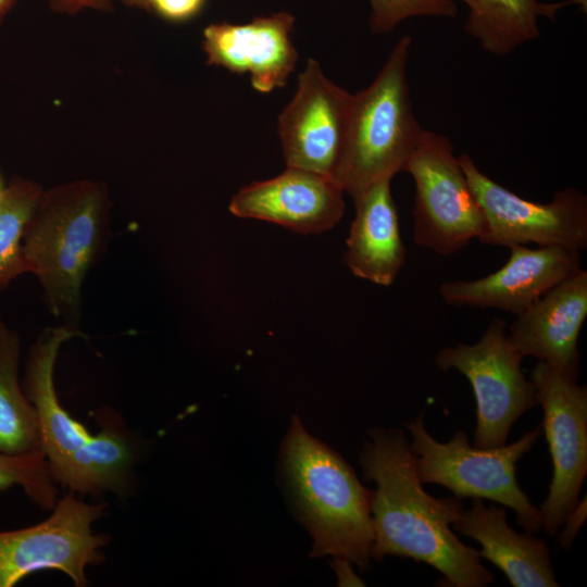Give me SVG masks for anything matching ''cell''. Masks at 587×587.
Instances as JSON below:
<instances>
[{"instance_id":"1","label":"cell","mask_w":587,"mask_h":587,"mask_svg":"<svg viewBox=\"0 0 587 587\" xmlns=\"http://www.w3.org/2000/svg\"><path fill=\"white\" fill-rule=\"evenodd\" d=\"M363 446V477L376 484L372 499V559L410 558L437 570L442 586L487 587L492 573L478 550L463 544L452 524L464 509L460 498L427 494L416 473L414 455L400 428H373Z\"/></svg>"},{"instance_id":"2","label":"cell","mask_w":587,"mask_h":587,"mask_svg":"<svg viewBox=\"0 0 587 587\" xmlns=\"http://www.w3.org/2000/svg\"><path fill=\"white\" fill-rule=\"evenodd\" d=\"M82 335L66 325L43 329L29 347L22 387L35 409L40 450L54 483L72 494L124 496L135 461L128 438L111 422L100 433H89L62 407L57 394L59 351L64 342Z\"/></svg>"},{"instance_id":"3","label":"cell","mask_w":587,"mask_h":587,"mask_svg":"<svg viewBox=\"0 0 587 587\" xmlns=\"http://www.w3.org/2000/svg\"><path fill=\"white\" fill-rule=\"evenodd\" d=\"M105 188L75 180L43 190L23 237L28 273L43 291L49 312L78 329L82 289L108 234Z\"/></svg>"},{"instance_id":"4","label":"cell","mask_w":587,"mask_h":587,"mask_svg":"<svg viewBox=\"0 0 587 587\" xmlns=\"http://www.w3.org/2000/svg\"><path fill=\"white\" fill-rule=\"evenodd\" d=\"M283 462L296 504L313 538L312 557L330 555L367 570L374 529L373 491L334 450L307 433L297 417L285 437Z\"/></svg>"},{"instance_id":"5","label":"cell","mask_w":587,"mask_h":587,"mask_svg":"<svg viewBox=\"0 0 587 587\" xmlns=\"http://www.w3.org/2000/svg\"><path fill=\"white\" fill-rule=\"evenodd\" d=\"M412 38L401 37L365 89L352 95L344 148L333 178L352 199L382 179L405 172L424 128L416 121L407 63Z\"/></svg>"},{"instance_id":"6","label":"cell","mask_w":587,"mask_h":587,"mask_svg":"<svg viewBox=\"0 0 587 587\" xmlns=\"http://www.w3.org/2000/svg\"><path fill=\"white\" fill-rule=\"evenodd\" d=\"M416 473L422 484H436L454 497L491 500L512 509L517 524L526 533L541 529V514L516 478V463L539 439L537 426L510 445L476 448L467 434L459 429L447 442L436 440L427 432L423 415L407 424Z\"/></svg>"},{"instance_id":"7","label":"cell","mask_w":587,"mask_h":587,"mask_svg":"<svg viewBox=\"0 0 587 587\" xmlns=\"http://www.w3.org/2000/svg\"><path fill=\"white\" fill-rule=\"evenodd\" d=\"M405 172L415 184L413 240L441 255L486 233L483 210L448 137L424 129Z\"/></svg>"},{"instance_id":"8","label":"cell","mask_w":587,"mask_h":587,"mask_svg":"<svg viewBox=\"0 0 587 587\" xmlns=\"http://www.w3.org/2000/svg\"><path fill=\"white\" fill-rule=\"evenodd\" d=\"M522 360L500 317L489 323L476 344L444 348L435 357L440 370H458L472 386L476 401L474 447L505 445L515 421L538 404L535 386L522 372Z\"/></svg>"},{"instance_id":"9","label":"cell","mask_w":587,"mask_h":587,"mask_svg":"<svg viewBox=\"0 0 587 587\" xmlns=\"http://www.w3.org/2000/svg\"><path fill=\"white\" fill-rule=\"evenodd\" d=\"M105 508V503H87L70 492L58 499L40 523L0 532V587H14L43 570L61 571L76 587L87 586L86 569L103 562V548L110 541L91 527Z\"/></svg>"},{"instance_id":"10","label":"cell","mask_w":587,"mask_h":587,"mask_svg":"<svg viewBox=\"0 0 587 587\" xmlns=\"http://www.w3.org/2000/svg\"><path fill=\"white\" fill-rule=\"evenodd\" d=\"M459 164L486 220V245L536 243L580 251L587 247V197L579 189L558 191L549 203L526 200L484 174L463 153Z\"/></svg>"},{"instance_id":"11","label":"cell","mask_w":587,"mask_h":587,"mask_svg":"<svg viewBox=\"0 0 587 587\" xmlns=\"http://www.w3.org/2000/svg\"><path fill=\"white\" fill-rule=\"evenodd\" d=\"M540 424L552 459L553 474L539 511L541 529L555 535L578 502L587 474V388L544 361L533 369Z\"/></svg>"},{"instance_id":"12","label":"cell","mask_w":587,"mask_h":587,"mask_svg":"<svg viewBox=\"0 0 587 587\" xmlns=\"http://www.w3.org/2000/svg\"><path fill=\"white\" fill-rule=\"evenodd\" d=\"M352 95L328 79L308 59L297 90L278 116L277 130L287 167L333 177L348 129Z\"/></svg>"},{"instance_id":"13","label":"cell","mask_w":587,"mask_h":587,"mask_svg":"<svg viewBox=\"0 0 587 587\" xmlns=\"http://www.w3.org/2000/svg\"><path fill=\"white\" fill-rule=\"evenodd\" d=\"M507 263L475 280L445 282L442 300L455 307L497 308L515 316L552 287L577 273L579 251L559 247L514 245Z\"/></svg>"},{"instance_id":"14","label":"cell","mask_w":587,"mask_h":587,"mask_svg":"<svg viewBox=\"0 0 587 587\" xmlns=\"http://www.w3.org/2000/svg\"><path fill=\"white\" fill-rule=\"evenodd\" d=\"M229 211L300 234H321L341 220L344 190L330 176L287 167L273 178L242 187L232 198Z\"/></svg>"},{"instance_id":"15","label":"cell","mask_w":587,"mask_h":587,"mask_svg":"<svg viewBox=\"0 0 587 587\" xmlns=\"http://www.w3.org/2000/svg\"><path fill=\"white\" fill-rule=\"evenodd\" d=\"M294 22L290 13L279 12L247 24H211L203 29L207 64L249 74L262 93L283 87L298 60L290 39Z\"/></svg>"},{"instance_id":"16","label":"cell","mask_w":587,"mask_h":587,"mask_svg":"<svg viewBox=\"0 0 587 587\" xmlns=\"http://www.w3.org/2000/svg\"><path fill=\"white\" fill-rule=\"evenodd\" d=\"M586 317L587 271L580 268L516 315L508 337L523 358L534 357L577 380V340Z\"/></svg>"},{"instance_id":"17","label":"cell","mask_w":587,"mask_h":587,"mask_svg":"<svg viewBox=\"0 0 587 587\" xmlns=\"http://www.w3.org/2000/svg\"><path fill=\"white\" fill-rule=\"evenodd\" d=\"M508 512L484 499L473 498L452 524L457 533L476 540L478 554L496 565L514 587H558L550 549L530 533H517L507 521Z\"/></svg>"},{"instance_id":"18","label":"cell","mask_w":587,"mask_h":587,"mask_svg":"<svg viewBox=\"0 0 587 587\" xmlns=\"http://www.w3.org/2000/svg\"><path fill=\"white\" fill-rule=\"evenodd\" d=\"M390 184L376 182L353 199L355 216L345 254L354 276L380 286L395 282L407 258Z\"/></svg>"},{"instance_id":"19","label":"cell","mask_w":587,"mask_h":587,"mask_svg":"<svg viewBox=\"0 0 587 587\" xmlns=\"http://www.w3.org/2000/svg\"><path fill=\"white\" fill-rule=\"evenodd\" d=\"M469 8L465 30L480 47L505 57L540 35L538 21L553 20L557 12L576 0L545 3L538 0H462Z\"/></svg>"},{"instance_id":"20","label":"cell","mask_w":587,"mask_h":587,"mask_svg":"<svg viewBox=\"0 0 587 587\" xmlns=\"http://www.w3.org/2000/svg\"><path fill=\"white\" fill-rule=\"evenodd\" d=\"M21 340L0 313V450L10 454L40 450L37 415L20 379Z\"/></svg>"},{"instance_id":"21","label":"cell","mask_w":587,"mask_h":587,"mask_svg":"<svg viewBox=\"0 0 587 587\" xmlns=\"http://www.w3.org/2000/svg\"><path fill=\"white\" fill-rule=\"evenodd\" d=\"M43 189L37 183L14 178L0 198V289L28 273L23 237Z\"/></svg>"},{"instance_id":"22","label":"cell","mask_w":587,"mask_h":587,"mask_svg":"<svg viewBox=\"0 0 587 587\" xmlns=\"http://www.w3.org/2000/svg\"><path fill=\"white\" fill-rule=\"evenodd\" d=\"M20 487L36 505L51 510L59 497L41 450L10 454L0 450V491Z\"/></svg>"},{"instance_id":"23","label":"cell","mask_w":587,"mask_h":587,"mask_svg":"<svg viewBox=\"0 0 587 587\" xmlns=\"http://www.w3.org/2000/svg\"><path fill=\"white\" fill-rule=\"evenodd\" d=\"M370 27L373 34H387L410 17H454L457 7L452 0H370Z\"/></svg>"},{"instance_id":"24","label":"cell","mask_w":587,"mask_h":587,"mask_svg":"<svg viewBox=\"0 0 587 587\" xmlns=\"http://www.w3.org/2000/svg\"><path fill=\"white\" fill-rule=\"evenodd\" d=\"M203 0H150V10L171 21H183L195 15Z\"/></svg>"},{"instance_id":"25","label":"cell","mask_w":587,"mask_h":587,"mask_svg":"<svg viewBox=\"0 0 587 587\" xmlns=\"http://www.w3.org/2000/svg\"><path fill=\"white\" fill-rule=\"evenodd\" d=\"M586 497H584V499L578 501L573 510L566 515L562 524L563 528L558 536L561 548L565 550L571 548L574 538L586 520Z\"/></svg>"},{"instance_id":"26","label":"cell","mask_w":587,"mask_h":587,"mask_svg":"<svg viewBox=\"0 0 587 587\" xmlns=\"http://www.w3.org/2000/svg\"><path fill=\"white\" fill-rule=\"evenodd\" d=\"M54 12L74 15L83 10L108 12L112 9L111 0H41Z\"/></svg>"},{"instance_id":"27","label":"cell","mask_w":587,"mask_h":587,"mask_svg":"<svg viewBox=\"0 0 587 587\" xmlns=\"http://www.w3.org/2000/svg\"><path fill=\"white\" fill-rule=\"evenodd\" d=\"M335 571L340 586H362L363 582L354 574L351 563L345 559H334Z\"/></svg>"},{"instance_id":"28","label":"cell","mask_w":587,"mask_h":587,"mask_svg":"<svg viewBox=\"0 0 587 587\" xmlns=\"http://www.w3.org/2000/svg\"><path fill=\"white\" fill-rule=\"evenodd\" d=\"M120 1L129 7L150 10V0H120Z\"/></svg>"},{"instance_id":"29","label":"cell","mask_w":587,"mask_h":587,"mask_svg":"<svg viewBox=\"0 0 587 587\" xmlns=\"http://www.w3.org/2000/svg\"><path fill=\"white\" fill-rule=\"evenodd\" d=\"M16 0H0V23L9 13Z\"/></svg>"},{"instance_id":"30","label":"cell","mask_w":587,"mask_h":587,"mask_svg":"<svg viewBox=\"0 0 587 587\" xmlns=\"http://www.w3.org/2000/svg\"><path fill=\"white\" fill-rule=\"evenodd\" d=\"M5 187L7 186L4 185L3 179H2V177L0 175V198H1L2 193L4 192Z\"/></svg>"}]
</instances>
